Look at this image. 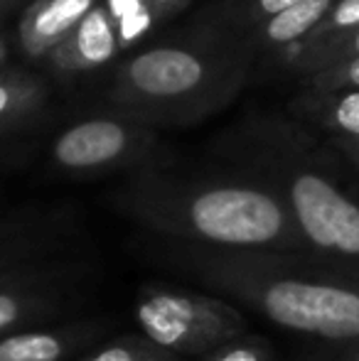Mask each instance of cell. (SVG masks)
Masks as SVG:
<instances>
[{
	"label": "cell",
	"instance_id": "cell-9",
	"mask_svg": "<svg viewBox=\"0 0 359 361\" xmlns=\"http://www.w3.org/2000/svg\"><path fill=\"white\" fill-rule=\"evenodd\" d=\"M106 317L57 319L0 337V361H72L99 347L109 329Z\"/></svg>",
	"mask_w": 359,
	"mask_h": 361
},
{
	"label": "cell",
	"instance_id": "cell-12",
	"mask_svg": "<svg viewBox=\"0 0 359 361\" xmlns=\"http://www.w3.org/2000/svg\"><path fill=\"white\" fill-rule=\"evenodd\" d=\"M335 3L337 0H303L296 8L261 23L259 39L273 47H296L315 32Z\"/></svg>",
	"mask_w": 359,
	"mask_h": 361
},
{
	"label": "cell",
	"instance_id": "cell-7",
	"mask_svg": "<svg viewBox=\"0 0 359 361\" xmlns=\"http://www.w3.org/2000/svg\"><path fill=\"white\" fill-rule=\"evenodd\" d=\"M155 150L148 126L130 118H84L54 138L49 160L64 175L89 177L123 167H145Z\"/></svg>",
	"mask_w": 359,
	"mask_h": 361
},
{
	"label": "cell",
	"instance_id": "cell-8",
	"mask_svg": "<svg viewBox=\"0 0 359 361\" xmlns=\"http://www.w3.org/2000/svg\"><path fill=\"white\" fill-rule=\"evenodd\" d=\"M96 271L54 281L0 290V337L18 329L79 317L89 302V283Z\"/></svg>",
	"mask_w": 359,
	"mask_h": 361
},
{
	"label": "cell",
	"instance_id": "cell-13",
	"mask_svg": "<svg viewBox=\"0 0 359 361\" xmlns=\"http://www.w3.org/2000/svg\"><path fill=\"white\" fill-rule=\"evenodd\" d=\"M42 101L44 86L35 76L20 72L0 74V135L28 123Z\"/></svg>",
	"mask_w": 359,
	"mask_h": 361
},
{
	"label": "cell",
	"instance_id": "cell-19",
	"mask_svg": "<svg viewBox=\"0 0 359 361\" xmlns=\"http://www.w3.org/2000/svg\"><path fill=\"white\" fill-rule=\"evenodd\" d=\"M195 361H278V354L266 337L246 332Z\"/></svg>",
	"mask_w": 359,
	"mask_h": 361
},
{
	"label": "cell",
	"instance_id": "cell-15",
	"mask_svg": "<svg viewBox=\"0 0 359 361\" xmlns=\"http://www.w3.org/2000/svg\"><path fill=\"white\" fill-rule=\"evenodd\" d=\"M77 361H180L168 352L158 349L143 334H123L101 342L99 347L89 349Z\"/></svg>",
	"mask_w": 359,
	"mask_h": 361
},
{
	"label": "cell",
	"instance_id": "cell-20",
	"mask_svg": "<svg viewBox=\"0 0 359 361\" xmlns=\"http://www.w3.org/2000/svg\"><path fill=\"white\" fill-rule=\"evenodd\" d=\"M312 91H342V89H359V57L345 59V62L330 64L320 72L308 74Z\"/></svg>",
	"mask_w": 359,
	"mask_h": 361
},
{
	"label": "cell",
	"instance_id": "cell-2",
	"mask_svg": "<svg viewBox=\"0 0 359 361\" xmlns=\"http://www.w3.org/2000/svg\"><path fill=\"white\" fill-rule=\"evenodd\" d=\"M114 207L155 241L226 251H308L271 187L241 170L180 175L150 162L121 185Z\"/></svg>",
	"mask_w": 359,
	"mask_h": 361
},
{
	"label": "cell",
	"instance_id": "cell-10",
	"mask_svg": "<svg viewBox=\"0 0 359 361\" xmlns=\"http://www.w3.org/2000/svg\"><path fill=\"white\" fill-rule=\"evenodd\" d=\"M118 47L121 44L114 23L104 3H99L47 59L59 74H84L111 62Z\"/></svg>",
	"mask_w": 359,
	"mask_h": 361
},
{
	"label": "cell",
	"instance_id": "cell-26",
	"mask_svg": "<svg viewBox=\"0 0 359 361\" xmlns=\"http://www.w3.org/2000/svg\"><path fill=\"white\" fill-rule=\"evenodd\" d=\"M0 5H3V0H0Z\"/></svg>",
	"mask_w": 359,
	"mask_h": 361
},
{
	"label": "cell",
	"instance_id": "cell-11",
	"mask_svg": "<svg viewBox=\"0 0 359 361\" xmlns=\"http://www.w3.org/2000/svg\"><path fill=\"white\" fill-rule=\"evenodd\" d=\"M99 0H35L20 20L18 37L28 57H49Z\"/></svg>",
	"mask_w": 359,
	"mask_h": 361
},
{
	"label": "cell",
	"instance_id": "cell-21",
	"mask_svg": "<svg viewBox=\"0 0 359 361\" xmlns=\"http://www.w3.org/2000/svg\"><path fill=\"white\" fill-rule=\"evenodd\" d=\"M296 361H359V339L350 342H310Z\"/></svg>",
	"mask_w": 359,
	"mask_h": 361
},
{
	"label": "cell",
	"instance_id": "cell-5",
	"mask_svg": "<svg viewBox=\"0 0 359 361\" xmlns=\"http://www.w3.org/2000/svg\"><path fill=\"white\" fill-rule=\"evenodd\" d=\"M138 334L180 361H195L249 332L241 307L209 290L145 283L133 300Z\"/></svg>",
	"mask_w": 359,
	"mask_h": 361
},
{
	"label": "cell",
	"instance_id": "cell-16",
	"mask_svg": "<svg viewBox=\"0 0 359 361\" xmlns=\"http://www.w3.org/2000/svg\"><path fill=\"white\" fill-rule=\"evenodd\" d=\"M101 3L114 23L121 47L138 42L155 20L148 0H101Z\"/></svg>",
	"mask_w": 359,
	"mask_h": 361
},
{
	"label": "cell",
	"instance_id": "cell-18",
	"mask_svg": "<svg viewBox=\"0 0 359 361\" xmlns=\"http://www.w3.org/2000/svg\"><path fill=\"white\" fill-rule=\"evenodd\" d=\"M357 27H359V0H337L330 13H327V18L315 27V32H312L305 42L296 44L291 52L320 47V44L332 42V39L342 37V35L352 32V30H357Z\"/></svg>",
	"mask_w": 359,
	"mask_h": 361
},
{
	"label": "cell",
	"instance_id": "cell-1",
	"mask_svg": "<svg viewBox=\"0 0 359 361\" xmlns=\"http://www.w3.org/2000/svg\"><path fill=\"white\" fill-rule=\"evenodd\" d=\"M150 258L310 342L359 339V266L310 251H226L155 241Z\"/></svg>",
	"mask_w": 359,
	"mask_h": 361
},
{
	"label": "cell",
	"instance_id": "cell-25",
	"mask_svg": "<svg viewBox=\"0 0 359 361\" xmlns=\"http://www.w3.org/2000/svg\"><path fill=\"white\" fill-rule=\"evenodd\" d=\"M5 57H8V49H5V42L0 39V62H5Z\"/></svg>",
	"mask_w": 359,
	"mask_h": 361
},
{
	"label": "cell",
	"instance_id": "cell-14",
	"mask_svg": "<svg viewBox=\"0 0 359 361\" xmlns=\"http://www.w3.org/2000/svg\"><path fill=\"white\" fill-rule=\"evenodd\" d=\"M320 96V104L310 106L312 118H317L332 135L335 143L340 140L359 138V89L342 91H315Z\"/></svg>",
	"mask_w": 359,
	"mask_h": 361
},
{
	"label": "cell",
	"instance_id": "cell-4",
	"mask_svg": "<svg viewBox=\"0 0 359 361\" xmlns=\"http://www.w3.org/2000/svg\"><path fill=\"white\" fill-rule=\"evenodd\" d=\"M236 81L219 59L187 47H153L128 57L114 79V101L130 121H182L209 111V99Z\"/></svg>",
	"mask_w": 359,
	"mask_h": 361
},
{
	"label": "cell",
	"instance_id": "cell-6",
	"mask_svg": "<svg viewBox=\"0 0 359 361\" xmlns=\"http://www.w3.org/2000/svg\"><path fill=\"white\" fill-rule=\"evenodd\" d=\"M82 236V221L67 207L0 216V290L96 271Z\"/></svg>",
	"mask_w": 359,
	"mask_h": 361
},
{
	"label": "cell",
	"instance_id": "cell-17",
	"mask_svg": "<svg viewBox=\"0 0 359 361\" xmlns=\"http://www.w3.org/2000/svg\"><path fill=\"white\" fill-rule=\"evenodd\" d=\"M291 62L298 72L303 74H312L320 72V69L330 67V64L345 62V59H355L359 57V27L352 32L342 35V37L325 42L320 47H310V49H300V52H291Z\"/></svg>",
	"mask_w": 359,
	"mask_h": 361
},
{
	"label": "cell",
	"instance_id": "cell-24",
	"mask_svg": "<svg viewBox=\"0 0 359 361\" xmlns=\"http://www.w3.org/2000/svg\"><path fill=\"white\" fill-rule=\"evenodd\" d=\"M337 147L345 152V157H350V160L359 167V138L357 140H340Z\"/></svg>",
	"mask_w": 359,
	"mask_h": 361
},
{
	"label": "cell",
	"instance_id": "cell-23",
	"mask_svg": "<svg viewBox=\"0 0 359 361\" xmlns=\"http://www.w3.org/2000/svg\"><path fill=\"white\" fill-rule=\"evenodd\" d=\"M185 3L187 0H148L155 18H168V15H173L175 10H180Z\"/></svg>",
	"mask_w": 359,
	"mask_h": 361
},
{
	"label": "cell",
	"instance_id": "cell-22",
	"mask_svg": "<svg viewBox=\"0 0 359 361\" xmlns=\"http://www.w3.org/2000/svg\"><path fill=\"white\" fill-rule=\"evenodd\" d=\"M298 3H303V0H249V3H246L244 18L249 20L251 25H261V23H266V20L276 18V15L286 13V10L296 8Z\"/></svg>",
	"mask_w": 359,
	"mask_h": 361
},
{
	"label": "cell",
	"instance_id": "cell-3",
	"mask_svg": "<svg viewBox=\"0 0 359 361\" xmlns=\"http://www.w3.org/2000/svg\"><path fill=\"white\" fill-rule=\"evenodd\" d=\"M241 172L283 202L308 251L359 266V192L337 157L288 123H256L231 145Z\"/></svg>",
	"mask_w": 359,
	"mask_h": 361
}]
</instances>
